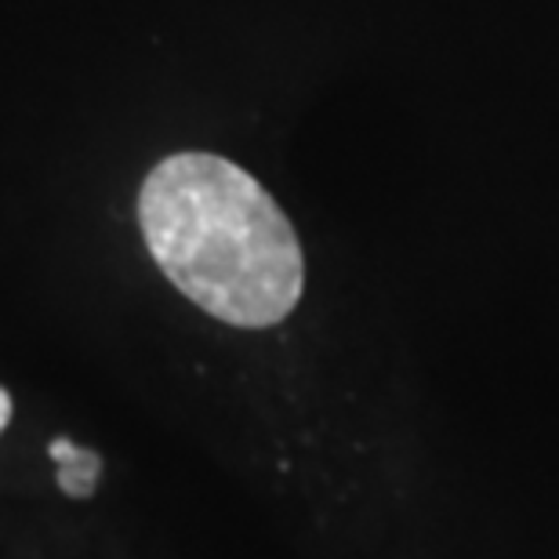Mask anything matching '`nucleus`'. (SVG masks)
Returning a JSON list of instances; mask_svg holds the SVG:
<instances>
[{
	"mask_svg": "<svg viewBox=\"0 0 559 559\" xmlns=\"http://www.w3.org/2000/svg\"><path fill=\"white\" fill-rule=\"evenodd\" d=\"M48 454L55 457V479H59V487L66 490L70 498H92L98 479H103V457L95 451H87V447H76L73 440H51Z\"/></svg>",
	"mask_w": 559,
	"mask_h": 559,
	"instance_id": "nucleus-2",
	"label": "nucleus"
},
{
	"mask_svg": "<svg viewBox=\"0 0 559 559\" xmlns=\"http://www.w3.org/2000/svg\"><path fill=\"white\" fill-rule=\"evenodd\" d=\"M139 226L160 273L207 317L262 331L298 306V233L259 178L226 156H164L139 189Z\"/></svg>",
	"mask_w": 559,
	"mask_h": 559,
	"instance_id": "nucleus-1",
	"label": "nucleus"
},
{
	"mask_svg": "<svg viewBox=\"0 0 559 559\" xmlns=\"http://www.w3.org/2000/svg\"><path fill=\"white\" fill-rule=\"evenodd\" d=\"M8 421H11V396L8 389H0V432L8 429Z\"/></svg>",
	"mask_w": 559,
	"mask_h": 559,
	"instance_id": "nucleus-3",
	"label": "nucleus"
}]
</instances>
